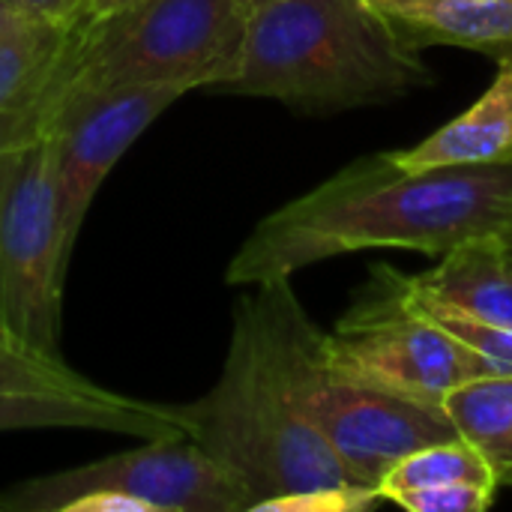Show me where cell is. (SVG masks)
Listing matches in <instances>:
<instances>
[{"label":"cell","instance_id":"obj_1","mask_svg":"<svg viewBox=\"0 0 512 512\" xmlns=\"http://www.w3.org/2000/svg\"><path fill=\"white\" fill-rule=\"evenodd\" d=\"M474 237L512 240V162L408 171L387 150L264 216L228 261L225 282L294 279L318 261L369 249L441 258Z\"/></svg>","mask_w":512,"mask_h":512},{"label":"cell","instance_id":"obj_2","mask_svg":"<svg viewBox=\"0 0 512 512\" xmlns=\"http://www.w3.org/2000/svg\"><path fill=\"white\" fill-rule=\"evenodd\" d=\"M429 84L420 51L372 0H267L249 12L237 69L213 93L336 114L387 105Z\"/></svg>","mask_w":512,"mask_h":512},{"label":"cell","instance_id":"obj_3","mask_svg":"<svg viewBox=\"0 0 512 512\" xmlns=\"http://www.w3.org/2000/svg\"><path fill=\"white\" fill-rule=\"evenodd\" d=\"M171 411L189 441L252 489L255 507L279 495L357 486L294 402L264 285H252V294L234 303L216 384Z\"/></svg>","mask_w":512,"mask_h":512},{"label":"cell","instance_id":"obj_4","mask_svg":"<svg viewBox=\"0 0 512 512\" xmlns=\"http://www.w3.org/2000/svg\"><path fill=\"white\" fill-rule=\"evenodd\" d=\"M261 285L270 297L294 402L357 486L381 492V480L396 462L426 444L459 438L444 405L408 399L339 372L324 357V333L306 315L291 279Z\"/></svg>","mask_w":512,"mask_h":512},{"label":"cell","instance_id":"obj_5","mask_svg":"<svg viewBox=\"0 0 512 512\" xmlns=\"http://www.w3.org/2000/svg\"><path fill=\"white\" fill-rule=\"evenodd\" d=\"M249 9L243 0H138L87 18L72 87L216 90L237 69Z\"/></svg>","mask_w":512,"mask_h":512},{"label":"cell","instance_id":"obj_6","mask_svg":"<svg viewBox=\"0 0 512 512\" xmlns=\"http://www.w3.org/2000/svg\"><path fill=\"white\" fill-rule=\"evenodd\" d=\"M69 261L51 138L0 150V327L45 354H60Z\"/></svg>","mask_w":512,"mask_h":512},{"label":"cell","instance_id":"obj_7","mask_svg":"<svg viewBox=\"0 0 512 512\" xmlns=\"http://www.w3.org/2000/svg\"><path fill=\"white\" fill-rule=\"evenodd\" d=\"M378 282L339 324L324 333V357L345 375L372 387L444 405L465 381L512 375L507 366L474 354L402 294L399 273L381 267Z\"/></svg>","mask_w":512,"mask_h":512},{"label":"cell","instance_id":"obj_8","mask_svg":"<svg viewBox=\"0 0 512 512\" xmlns=\"http://www.w3.org/2000/svg\"><path fill=\"white\" fill-rule=\"evenodd\" d=\"M93 492H120L144 512H252V489L189 438H147L75 468L36 474L0 492V512H66Z\"/></svg>","mask_w":512,"mask_h":512},{"label":"cell","instance_id":"obj_9","mask_svg":"<svg viewBox=\"0 0 512 512\" xmlns=\"http://www.w3.org/2000/svg\"><path fill=\"white\" fill-rule=\"evenodd\" d=\"M180 87H72L48 129L66 246L78 234L96 192L123 153L180 99Z\"/></svg>","mask_w":512,"mask_h":512},{"label":"cell","instance_id":"obj_10","mask_svg":"<svg viewBox=\"0 0 512 512\" xmlns=\"http://www.w3.org/2000/svg\"><path fill=\"white\" fill-rule=\"evenodd\" d=\"M81 24L18 18L0 36V150L48 138L72 90Z\"/></svg>","mask_w":512,"mask_h":512},{"label":"cell","instance_id":"obj_11","mask_svg":"<svg viewBox=\"0 0 512 512\" xmlns=\"http://www.w3.org/2000/svg\"><path fill=\"white\" fill-rule=\"evenodd\" d=\"M21 429H93L129 438H186L171 405L114 396H54V393H0V432Z\"/></svg>","mask_w":512,"mask_h":512},{"label":"cell","instance_id":"obj_12","mask_svg":"<svg viewBox=\"0 0 512 512\" xmlns=\"http://www.w3.org/2000/svg\"><path fill=\"white\" fill-rule=\"evenodd\" d=\"M408 171L447 165H510L512 162V57L498 60L492 87L456 120L444 123L420 144L390 150Z\"/></svg>","mask_w":512,"mask_h":512},{"label":"cell","instance_id":"obj_13","mask_svg":"<svg viewBox=\"0 0 512 512\" xmlns=\"http://www.w3.org/2000/svg\"><path fill=\"white\" fill-rule=\"evenodd\" d=\"M405 285L459 309L465 315L512 327V258L507 237H474L438 258L420 276H405Z\"/></svg>","mask_w":512,"mask_h":512},{"label":"cell","instance_id":"obj_14","mask_svg":"<svg viewBox=\"0 0 512 512\" xmlns=\"http://www.w3.org/2000/svg\"><path fill=\"white\" fill-rule=\"evenodd\" d=\"M399 36L423 51L456 45L495 60L512 57V0H372Z\"/></svg>","mask_w":512,"mask_h":512},{"label":"cell","instance_id":"obj_15","mask_svg":"<svg viewBox=\"0 0 512 512\" xmlns=\"http://www.w3.org/2000/svg\"><path fill=\"white\" fill-rule=\"evenodd\" d=\"M444 411L459 438L483 453L498 486H512V375L459 384L447 393Z\"/></svg>","mask_w":512,"mask_h":512},{"label":"cell","instance_id":"obj_16","mask_svg":"<svg viewBox=\"0 0 512 512\" xmlns=\"http://www.w3.org/2000/svg\"><path fill=\"white\" fill-rule=\"evenodd\" d=\"M450 483H477V486L501 489L483 453L465 438H450V441L426 444L411 456H405L402 462H396L381 480V498L393 501L402 492L450 486Z\"/></svg>","mask_w":512,"mask_h":512},{"label":"cell","instance_id":"obj_17","mask_svg":"<svg viewBox=\"0 0 512 512\" xmlns=\"http://www.w3.org/2000/svg\"><path fill=\"white\" fill-rule=\"evenodd\" d=\"M0 393H54V396H114V390L75 372L63 354H45L0 327Z\"/></svg>","mask_w":512,"mask_h":512},{"label":"cell","instance_id":"obj_18","mask_svg":"<svg viewBox=\"0 0 512 512\" xmlns=\"http://www.w3.org/2000/svg\"><path fill=\"white\" fill-rule=\"evenodd\" d=\"M399 285H402V294L405 300L420 312L426 315L429 321H435L441 330H447L456 342H462L465 348H471L474 354H483L501 366H507L512 372V327L504 324H495V321H483V318H474V315H465L459 309H450L444 303H435L429 297H420L414 294L408 285H405V276H399Z\"/></svg>","mask_w":512,"mask_h":512},{"label":"cell","instance_id":"obj_19","mask_svg":"<svg viewBox=\"0 0 512 512\" xmlns=\"http://www.w3.org/2000/svg\"><path fill=\"white\" fill-rule=\"evenodd\" d=\"M381 501L384 498L378 489L339 486V489H309V492L267 498L255 507V512H363Z\"/></svg>","mask_w":512,"mask_h":512},{"label":"cell","instance_id":"obj_20","mask_svg":"<svg viewBox=\"0 0 512 512\" xmlns=\"http://www.w3.org/2000/svg\"><path fill=\"white\" fill-rule=\"evenodd\" d=\"M495 486L477 483H450L432 489H414L393 498L396 507L408 512H483L495 501Z\"/></svg>","mask_w":512,"mask_h":512},{"label":"cell","instance_id":"obj_21","mask_svg":"<svg viewBox=\"0 0 512 512\" xmlns=\"http://www.w3.org/2000/svg\"><path fill=\"white\" fill-rule=\"evenodd\" d=\"M18 18H39L57 24H84L93 0H3Z\"/></svg>","mask_w":512,"mask_h":512},{"label":"cell","instance_id":"obj_22","mask_svg":"<svg viewBox=\"0 0 512 512\" xmlns=\"http://www.w3.org/2000/svg\"><path fill=\"white\" fill-rule=\"evenodd\" d=\"M138 0H93L90 6V18H102V15H111V12H120L126 6H132Z\"/></svg>","mask_w":512,"mask_h":512},{"label":"cell","instance_id":"obj_23","mask_svg":"<svg viewBox=\"0 0 512 512\" xmlns=\"http://www.w3.org/2000/svg\"><path fill=\"white\" fill-rule=\"evenodd\" d=\"M15 21H18V15H15V12H12V9H9L3 0H0V36H3V33H6V30L15 24Z\"/></svg>","mask_w":512,"mask_h":512},{"label":"cell","instance_id":"obj_24","mask_svg":"<svg viewBox=\"0 0 512 512\" xmlns=\"http://www.w3.org/2000/svg\"><path fill=\"white\" fill-rule=\"evenodd\" d=\"M261 3H267V0H243V6H246L249 12H252V9H258Z\"/></svg>","mask_w":512,"mask_h":512},{"label":"cell","instance_id":"obj_25","mask_svg":"<svg viewBox=\"0 0 512 512\" xmlns=\"http://www.w3.org/2000/svg\"><path fill=\"white\" fill-rule=\"evenodd\" d=\"M507 246H510V258H512V240H507Z\"/></svg>","mask_w":512,"mask_h":512}]
</instances>
